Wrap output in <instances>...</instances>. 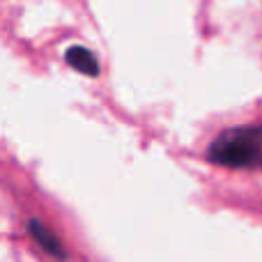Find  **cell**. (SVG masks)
<instances>
[{
  "mask_svg": "<svg viewBox=\"0 0 262 262\" xmlns=\"http://www.w3.org/2000/svg\"><path fill=\"white\" fill-rule=\"evenodd\" d=\"M207 159L223 168H262V127H232L212 140Z\"/></svg>",
  "mask_w": 262,
  "mask_h": 262,
  "instance_id": "cell-1",
  "label": "cell"
},
{
  "mask_svg": "<svg viewBox=\"0 0 262 262\" xmlns=\"http://www.w3.org/2000/svg\"><path fill=\"white\" fill-rule=\"evenodd\" d=\"M28 232H30V237L39 244V249L46 251L49 255H53L55 260H67L69 258L62 239H60L49 226H44L39 219H28Z\"/></svg>",
  "mask_w": 262,
  "mask_h": 262,
  "instance_id": "cell-2",
  "label": "cell"
},
{
  "mask_svg": "<svg viewBox=\"0 0 262 262\" xmlns=\"http://www.w3.org/2000/svg\"><path fill=\"white\" fill-rule=\"evenodd\" d=\"M64 60H67V64H72L78 74H83V76H92V78L99 76V60H97V55L92 53L90 49H85V46H72V49H67Z\"/></svg>",
  "mask_w": 262,
  "mask_h": 262,
  "instance_id": "cell-3",
  "label": "cell"
}]
</instances>
